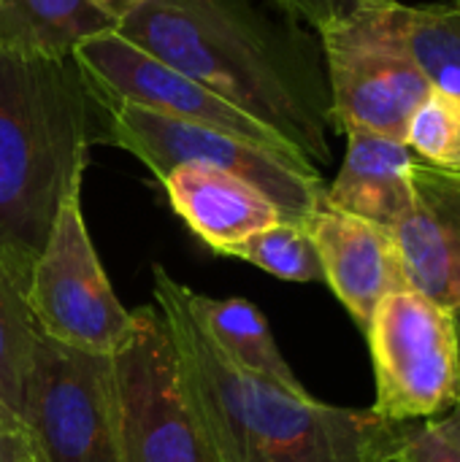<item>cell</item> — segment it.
<instances>
[{
	"label": "cell",
	"mask_w": 460,
	"mask_h": 462,
	"mask_svg": "<svg viewBox=\"0 0 460 462\" xmlns=\"http://www.w3.org/2000/svg\"><path fill=\"white\" fill-rule=\"evenodd\" d=\"M271 130L331 162V87L317 32L263 0H144L117 30Z\"/></svg>",
	"instance_id": "obj_1"
},
{
	"label": "cell",
	"mask_w": 460,
	"mask_h": 462,
	"mask_svg": "<svg viewBox=\"0 0 460 462\" xmlns=\"http://www.w3.org/2000/svg\"><path fill=\"white\" fill-rule=\"evenodd\" d=\"M152 279L179 384L211 462H396L404 422L328 406L236 368L190 317L184 284L163 265Z\"/></svg>",
	"instance_id": "obj_2"
},
{
	"label": "cell",
	"mask_w": 460,
	"mask_h": 462,
	"mask_svg": "<svg viewBox=\"0 0 460 462\" xmlns=\"http://www.w3.org/2000/svg\"><path fill=\"white\" fill-rule=\"evenodd\" d=\"M100 143L106 106L76 54L0 51V263L24 287Z\"/></svg>",
	"instance_id": "obj_3"
},
{
	"label": "cell",
	"mask_w": 460,
	"mask_h": 462,
	"mask_svg": "<svg viewBox=\"0 0 460 462\" xmlns=\"http://www.w3.org/2000/svg\"><path fill=\"white\" fill-rule=\"evenodd\" d=\"M100 97L106 106L108 143L138 157L157 181L176 165H211L258 187L279 208L285 222L298 225H304L325 198L320 171L301 154L119 103L103 92Z\"/></svg>",
	"instance_id": "obj_4"
},
{
	"label": "cell",
	"mask_w": 460,
	"mask_h": 462,
	"mask_svg": "<svg viewBox=\"0 0 460 462\" xmlns=\"http://www.w3.org/2000/svg\"><path fill=\"white\" fill-rule=\"evenodd\" d=\"M399 0H366L350 14L320 24L333 130H366L404 141L407 125L431 81L401 43Z\"/></svg>",
	"instance_id": "obj_5"
},
{
	"label": "cell",
	"mask_w": 460,
	"mask_h": 462,
	"mask_svg": "<svg viewBox=\"0 0 460 462\" xmlns=\"http://www.w3.org/2000/svg\"><path fill=\"white\" fill-rule=\"evenodd\" d=\"M377 403L390 422L437 417L460 403V336L453 311L415 290L388 295L366 328Z\"/></svg>",
	"instance_id": "obj_6"
},
{
	"label": "cell",
	"mask_w": 460,
	"mask_h": 462,
	"mask_svg": "<svg viewBox=\"0 0 460 462\" xmlns=\"http://www.w3.org/2000/svg\"><path fill=\"white\" fill-rule=\"evenodd\" d=\"M108 363L122 462H211L184 401L160 309L133 311Z\"/></svg>",
	"instance_id": "obj_7"
},
{
	"label": "cell",
	"mask_w": 460,
	"mask_h": 462,
	"mask_svg": "<svg viewBox=\"0 0 460 462\" xmlns=\"http://www.w3.org/2000/svg\"><path fill=\"white\" fill-rule=\"evenodd\" d=\"M22 422L38 462H122L108 357L38 333Z\"/></svg>",
	"instance_id": "obj_8"
},
{
	"label": "cell",
	"mask_w": 460,
	"mask_h": 462,
	"mask_svg": "<svg viewBox=\"0 0 460 462\" xmlns=\"http://www.w3.org/2000/svg\"><path fill=\"white\" fill-rule=\"evenodd\" d=\"M27 306L38 330L65 346L111 355L127 336V311L92 246L81 214V192H73L54 219L46 249L35 260L27 287Z\"/></svg>",
	"instance_id": "obj_9"
},
{
	"label": "cell",
	"mask_w": 460,
	"mask_h": 462,
	"mask_svg": "<svg viewBox=\"0 0 460 462\" xmlns=\"http://www.w3.org/2000/svg\"><path fill=\"white\" fill-rule=\"evenodd\" d=\"M73 54L79 65L89 73V79L98 84V89L119 103H130L163 116L225 130L255 143L293 152L285 141H279L271 130L241 114L236 106H230L203 84L192 81L190 76L160 62L157 57L146 54L144 49L133 46L119 32L92 38L81 43Z\"/></svg>",
	"instance_id": "obj_10"
},
{
	"label": "cell",
	"mask_w": 460,
	"mask_h": 462,
	"mask_svg": "<svg viewBox=\"0 0 460 462\" xmlns=\"http://www.w3.org/2000/svg\"><path fill=\"white\" fill-rule=\"evenodd\" d=\"M409 290L460 314V165L415 157L412 206L390 227Z\"/></svg>",
	"instance_id": "obj_11"
},
{
	"label": "cell",
	"mask_w": 460,
	"mask_h": 462,
	"mask_svg": "<svg viewBox=\"0 0 460 462\" xmlns=\"http://www.w3.org/2000/svg\"><path fill=\"white\" fill-rule=\"evenodd\" d=\"M304 225L317 246L328 287L366 333L374 309L388 295L409 290L390 230L336 211L325 200Z\"/></svg>",
	"instance_id": "obj_12"
},
{
	"label": "cell",
	"mask_w": 460,
	"mask_h": 462,
	"mask_svg": "<svg viewBox=\"0 0 460 462\" xmlns=\"http://www.w3.org/2000/svg\"><path fill=\"white\" fill-rule=\"evenodd\" d=\"M176 217L217 254L233 244L285 222L279 208L249 181L211 165H176L160 181Z\"/></svg>",
	"instance_id": "obj_13"
},
{
	"label": "cell",
	"mask_w": 460,
	"mask_h": 462,
	"mask_svg": "<svg viewBox=\"0 0 460 462\" xmlns=\"http://www.w3.org/2000/svg\"><path fill=\"white\" fill-rule=\"evenodd\" d=\"M339 176L325 187V206L390 230L412 206L415 154L404 141L366 130H347Z\"/></svg>",
	"instance_id": "obj_14"
},
{
	"label": "cell",
	"mask_w": 460,
	"mask_h": 462,
	"mask_svg": "<svg viewBox=\"0 0 460 462\" xmlns=\"http://www.w3.org/2000/svg\"><path fill=\"white\" fill-rule=\"evenodd\" d=\"M117 30L119 19L95 0H0V51L8 54L70 57Z\"/></svg>",
	"instance_id": "obj_15"
},
{
	"label": "cell",
	"mask_w": 460,
	"mask_h": 462,
	"mask_svg": "<svg viewBox=\"0 0 460 462\" xmlns=\"http://www.w3.org/2000/svg\"><path fill=\"white\" fill-rule=\"evenodd\" d=\"M184 303L206 341L220 349L236 368L274 379L290 390H304L293 368L285 363L271 328L260 309L244 298H209L184 287Z\"/></svg>",
	"instance_id": "obj_16"
},
{
	"label": "cell",
	"mask_w": 460,
	"mask_h": 462,
	"mask_svg": "<svg viewBox=\"0 0 460 462\" xmlns=\"http://www.w3.org/2000/svg\"><path fill=\"white\" fill-rule=\"evenodd\" d=\"M399 35L431 87L460 97V11L453 3L396 5Z\"/></svg>",
	"instance_id": "obj_17"
},
{
	"label": "cell",
	"mask_w": 460,
	"mask_h": 462,
	"mask_svg": "<svg viewBox=\"0 0 460 462\" xmlns=\"http://www.w3.org/2000/svg\"><path fill=\"white\" fill-rule=\"evenodd\" d=\"M38 333L41 330L24 298V284L5 263H0V406L19 420Z\"/></svg>",
	"instance_id": "obj_18"
},
{
	"label": "cell",
	"mask_w": 460,
	"mask_h": 462,
	"mask_svg": "<svg viewBox=\"0 0 460 462\" xmlns=\"http://www.w3.org/2000/svg\"><path fill=\"white\" fill-rule=\"evenodd\" d=\"M225 257H239L285 282H325L317 246L306 225L298 222H277L233 244Z\"/></svg>",
	"instance_id": "obj_19"
},
{
	"label": "cell",
	"mask_w": 460,
	"mask_h": 462,
	"mask_svg": "<svg viewBox=\"0 0 460 462\" xmlns=\"http://www.w3.org/2000/svg\"><path fill=\"white\" fill-rule=\"evenodd\" d=\"M404 143L415 157L453 168L460 165V97L431 87L423 103L415 108Z\"/></svg>",
	"instance_id": "obj_20"
},
{
	"label": "cell",
	"mask_w": 460,
	"mask_h": 462,
	"mask_svg": "<svg viewBox=\"0 0 460 462\" xmlns=\"http://www.w3.org/2000/svg\"><path fill=\"white\" fill-rule=\"evenodd\" d=\"M396 462H460V455L437 430L434 420L404 422L401 449Z\"/></svg>",
	"instance_id": "obj_21"
},
{
	"label": "cell",
	"mask_w": 460,
	"mask_h": 462,
	"mask_svg": "<svg viewBox=\"0 0 460 462\" xmlns=\"http://www.w3.org/2000/svg\"><path fill=\"white\" fill-rule=\"evenodd\" d=\"M263 3H268L271 8H277L279 14H285L301 24L317 30L320 24L350 14L352 8H358L366 0H263Z\"/></svg>",
	"instance_id": "obj_22"
},
{
	"label": "cell",
	"mask_w": 460,
	"mask_h": 462,
	"mask_svg": "<svg viewBox=\"0 0 460 462\" xmlns=\"http://www.w3.org/2000/svg\"><path fill=\"white\" fill-rule=\"evenodd\" d=\"M0 462H38L27 425L0 406Z\"/></svg>",
	"instance_id": "obj_23"
},
{
	"label": "cell",
	"mask_w": 460,
	"mask_h": 462,
	"mask_svg": "<svg viewBox=\"0 0 460 462\" xmlns=\"http://www.w3.org/2000/svg\"><path fill=\"white\" fill-rule=\"evenodd\" d=\"M95 3H98L100 8H106L108 14H114V16L122 22V19H125L136 5H141L144 0H95Z\"/></svg>",
	"instance_id": "obj_24"
},
{
	"label": "cell",
	"mask_w": 460,
	"mask_h": 462,
	"mask_svg": "<svg viewBox=\"0 0 460 462\" xmlns=\"http://www.w3.org/2000/svg\"><path fill=\"white\" fill-rule=\"evenodd\" d=\"M453 5H455V8H458V11H460V0H455V3H453Z\"/></svg>",
	"instance_id": "obj_25"
},
{
	"label": "cell",
	"mask_w": 460,
	"mask_h": 462,
	"mask_svg": "<svg viewBox=\"0 0 460 462\" xmlns=\"http://www.w3.org/2000/svg\"><path fill=\"white\" fill-rule=\"evenodd\" d=\"M453 317H455V319H460V314H453ZM458 336H460V330H458Z\"/></svg>",
	"instance_id": "obj_26"
}]
</instances>
